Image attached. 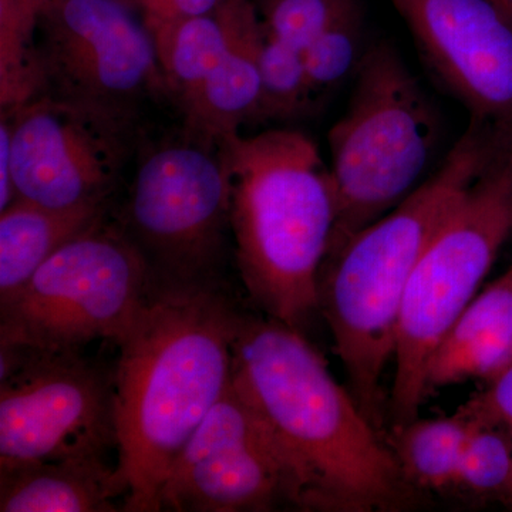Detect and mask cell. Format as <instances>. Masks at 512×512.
I'll return each instance as SVG.
<instances>
[{
    "instance_id": "cell-2",
    "label": "cell",
    "mask_w": 512,
    "mask_h": 512,
    "mask_svg": "<svg viewBox=\"0 0 512 512\" xmlns=\"http://www.w3.org/2000/svg\"><path fill=\"white\" fill-rule=\"evenodd\" d=\"M239 319L215 285L153 286L116 343L123 511H161V490L175 458L231 383Z\"/></svg>"
},
{
    "instance_id": "cell-26",
    "label": "cell",
    "mask_w": 512,
    "mask_h": 512,
    "mask_svg": "<svg viewBox=\"0 0 512 512\" xmlns=\"http://www.w3.org/2000/svg\"><path fill=\"white\" fill-rule=\"evenodd\" d=\"M224 0H151L140 12L151 32L192 18L215 15Z\"/></svg>"
},
{
    "instance_id": "cell-5",
    "label": "cell",
    "mask_w": 512,
    "mask_h": 512,
    "mask_svg": "<svg viewBox=\"0 0 512 512\" xmlns=\"http://www.w3.org/2000/svg\"><path fill=\"white\" fill-rule=\"evenodd\" d=\"M437 128L429 97L400 53L384 42L369 47L348 107L328 134L338 214L326 256L423 183Z\"/></svg>"
},
{
    "instance_id": "cell-28",
    "label": "cell",
    "mask_w": 512,
    "mask_h": 512,
    "mask_svg": "<svg viewBox=\"0 0 512 512\" xmlns=\"http://www.w3.org/2000/svg\"><path fill=\"white\" fill-rule=\"evenodd\" d=\"M15 2L23 16L29 19L30 22L36 23L37 15H39L40 9H42L47 0H15Z\"/></svg>"
},
{
    "instance_id": "cell-18",
    "label": "cell",
    "mask_w": 512,
    "mask_h": 512,
    "mask_svg": "<svg viewBox=\"0 0 512 512\" xmlns=\"http://www.w3.org/2000/svg\"><path fill=\"white\" fill-rule=\"evenodd\" d=\"M476 424L460 412L416 420L387 434L403 476L419 493H454L461 460Z\"/></svg>"
},
{
    "instance_id": "cell-29",
    "label": "cell",
    "mask_w": 512,
    "mask_h": 512,
    "mask_svg": "<svg viewBox=\"0 0 512 512\" xmlns=\"http://www.w3.org/2000/svg\"><path fill=\"white\" fill-rule=\"evenodd\" d=\"M495 2H497L512 19V0H495Z\"/></svg>"
},
{
    "instance_id": "cell-4",
    "label": "cell",
    "mask_w": 512,
    "mask_h": 512,
    "mask_svg": "<svg viewBox=\"0 0 512 512\" xmlns=\"http://www.w3.org/2000/svg\"><path fill=\"white\" fill-rule=\"evenodd\" d=\"M231 185L239 274L256 305L301 330L319 311V274L335 228V190L318 144L301 131L218 140Z\"/></svg>"
},
{
    "instance_id": "cell-9",
    "label": "cell",
    "mask_w": 512,
    "mask_h": 512,
    "mask_svg": "<svg viewBox=\"0 0 512 512\" xmlns=\"http://www.w3.org/2000/svg\"><path fill=\"white\" fill-rule=\"evenodd\" d=\"M229 210L220 144L183 128L141 153L117 222L146 258L153 286L214 285Z\"/></svg>"
},
{
    "instance_id": "cell-15",
    "label": "cell",
    "mask_w": 512,
    "mask_h": 512,
    "mask_svg": "<svg viewBox=\"0 0 512 512\" xmlns=\"http://www.w3.org/2000/svg\"><path fill=\"white\" fill-rule=\"evenodd\" d=\"M512 360V266L477 293L427 365L426 397L451 384L488 380Z\"/></svg>"
},
{
    "instance_id": "cell-6",
    "label": "cell",
    "mask_w": 512,
    "mask_h": 512,
    "mask_svg": "<svg viewBox=\"0 0 512 512\" xmlns=\"http://www.w3.org/2000/svg\"><path fill=\"white\" fill-rule=\"evenodd\" d=\"M511 235L512 147L503 146L431 239L407 284L387 404L392 429L419 417L434 349L476 298Z\"/></svg>"
},
{
    "instance_id": "cell-10",
    "label": "cell",
    "mask_w": 512,
    "mask_h": 512,
    "mask_svg": "<svg viewBox=\"0 0 512 512\" xmlns=\"http://www.w3.org/2000/svg\"><path fill=\"white\" fill-rule=\"evenodd\" d=\"M117 448L114 382L80 352L0 348V468Z\"/></svg>"
},
{
    "instance_id": "cell-8",
    "label": "cell",
    "mask_w": 512,
    "mask_h": 512,
    "mask_svg": "<svg viewBox=\"0 0 512 512\" xmlns=\"http://www.w3.org/2000/svg\"><path fill=\"white\" fill-rule=\"evenodd\" d=\"M35 45L40 94L133 136L144 107L168 99L156 39L133 0H47Z\"/></svg>"
},
{
    "instance_id": "cell-3",
    "label": "cell",
    "mask_w": 512,
    "mask_h": 512,
    "mask_svg": "<svg viewBox=\"0 0 512 512\" xmlns=\"http://www.w3.org/2000/svg\"><path fill=\"white\" fill-rule=\"evenodd\" d=\"M498 134L497 128L471 119L436 173L326 256L320 269L319 312L328 322L350 393L380 431L386 409L382 379L393 362L407 284L431 239L503 147Z\"/></svg>"
},
{
    "instance_id": "cell-23",
    "label": "cell",
    "mask_w": 512,
    "mask_h": 512,
    "mask_svg": "<svg viewBox=\"0 0 512 512\" xmlns=\"http://www.w3.org/2000/svg\"><path fill=\"white\" fill-rule=\"evenodd\" d=\"M363 55V15L359 5L335 20L303 53L315 93L345 82L356 72Z\"/></svg>"
},
{
    "instance_id": "cell-27",
    "label": "cell",
    "mask_w": 512,
    "mask_h": 512,
    "mask_svg": "<svg viewBox=\"0 0 512 512\" xmlns=\"http://www.w3.org/2000/svg\"><path fill=\"white\" fill-rule=\"evenodd\" d=\"M16 200L12 177V156H10V123L2 116L0 123V211Z\"/></svg>"
},
{
    "instance_id": "cell-11",
    "label": "cell",
    "mask_w": 512,
    "mask_h": 512,
    "mask_svg": "<svg viewBox=\"0 0 512 512\" xmlns=\"http://www.w3.org/2000/svg\"><path fill=\"white\" fill-rule=\"evenodd\" d=\"M161 511H269L301 507L288 458L254 407L229 383L175 458Z\"/></svg>"
},
{
    "instance_id": "cell-22",
    "label": "cell",
    "mask_w": 512,
    "mask_h": 512,
    "mask_svg": "<svg viewBox=\"0 0 512 512\" xmlns=\"http://www.w3.org/2000/svg\"><path fill=\"white\" fill-rule=\"evenodd\" d=\"M316 93L303 53L265 36L262 86L256 121H288L312 106Z\"/></svg>"
},
{
    "instance_id": "cell-1",
    "label": "cell",
    "mask_w": 512,
    "mask_h": 512,
    "mask_svg": "<svg viewBox=\"0 0 512 512\" xmlns=\"http://www.w3.org/2000/svg\"><path fill=\"white\" fill-rule=\"evenodd\" d=\"M232 382L288 458L301 510L393 512L419 504L386 434L301 330L241 316Z\"/></svg>"
},
{
    "instance_id": "cell-17",
    "label": "cell",
    "mask_w": 512,
    "mask_h": 512,
    "mask_svg": "<svg viewBox=\"0 0 512 512\" xmlns=\"http://www.w3.org/2000/svg\"><path fill=\"white\" fill-rule=\"evenodd\" d=\"M109 204L52 210L16 198L0 211V302L15 295L67 242L106 220Z\"/></svg>"
},
{
    "instance_id": "cell-19",
    "label": "cell",
    "mask_w": 512,
    "mask_h": 512,
    "mask_svg": "<svg viewBox=\"0 0 512 512\" xmlns=\"http://www.w3.org/2000/svg\"><path fill=\"white\" fill-rule=\"evenodd\" d=\"M163 67L168 99L183 120L197 109L205 87L224 56V25L217 13L181 20L153 33Z\"/></svg>"
},
{
    "instance_id": "cell-13",
    "label": "cell",
    "mask_w": 512,
    "mask_h": 512,
    "mask_svg": "<svg viewBox=\"0 0 512 512\" xmlns=\"http://www.w3.org/2000/svg\"><path fill=\"white\" fill-rule=\"evenodd\" d=\"M471 119L512 131V19L495 0H390Z\"/></svg>"
},
{
    "instance_id": "cell-20",
    "label": "cell",
    "mask_w": 512,
    "mask_h": 512,
    "mask_svg": "<svg viewBox=\"0 0 512 512\" xmlns=\"http://www.w3.org/2000/svg\"><path fill=\"white\" fill-rule=\"evenodd\" d=\"M454 493L512 510V437L497 427L478 426L468 440Z\"/></svg>"
},
{
    "instance_id": "cell-25",
    "label": "cell",
    "mask_w": 512,
    "mask_h": 512,
    "mask_svg": "<svg viewBox=\"0 0 512 512\" xmlns=\"http://www.w3.org/2000/svg\"><path fill=\"white\" fill-rule=\"evenodd\" d=\"M458 412L476 426L497 427L512 437V360L500 372L485 380V387Z\"/></svg>"
},
{
    "instance_id": "cell-24",
    "label": "cell",
    "mask_w": 512,
    "mask_h": 512,
    "mask_svg": "<svg viewBox=\"0 0 512 512\" xmlns=\"http://www.w3.org/2000/svg\"><path fill=\"white\" fill-rule=\"evenodd\" d=\"M359 0H272L259 10L265 36L305 53L326 29Z\"/></svg>"
},
{
    "instance_id": "cell-16",
    "label": "cell",
    "mask_w": 512,
    "mask_h": 512,
    "mask_svg": "<svg viewBox=\"0 0 512 512\" xmlns=\"http://www.w3.org/2000/svg\"><path fill=\"white\" fill-rule=\"evenodd\" d=\"M123 485L106 457H76L0 468L2 512L123 511Z\"/></svg>"
},
{
    "instance_id": "cell-12",
    "label": "cell",
    "mask_w": 512,
    "mask_h": 512,
    "mask_svg": "<svg viewBox=\"0 0 512 512\" xmlns=\"http://www.w3.org/2000/svg\"><path fill=\"white\" fill-rule=\"evenodd\" d=\"M2 116L16 198L52 210L110 202L133 134L43 94Z\"/></svg>"
},
{
    "instance_id": "cell-21",
    "label": "cell",
    "mask_w": 512,
    "mask_h": 512,
    "mask_svg": "<svg viewBox=\"0 0 512 512\" xmlns=\"http://www.w3.org/2000/svg\"><path fill=\"white\" fill-rule=\"evenodd\" d=\"M36 23L22 15L15 0H0V109L9 113L42 90L35 45Z\"/></svg>"
},
{
    "instance_id": "cell-7",
    "label": "cell",
    "mask_w": 512,
    "mask_h": 512,
    "mask_svg": "<svg viewBox=\"0 0 512 512\" xmlns=\"http://www.w3.org/2000/svg\"><path fill=\"white\" fill-rule=\"evenodd\" d=\"M151 289L146 258L119 222L106 218L0 302V348L80 352L96 340L117 343Z\"/></svg>"
},
{
    "instance_id": "cell-14",
    "label": "cell",
    "mask_w": 512,
    "mask_h": 512,
    "mask_svg": "<svg viewBox=\"0 0 512 512\" xmlns=\"http://www.w3.org/2000/svg\"><path fill=\"white\" fill-rule=\"evenodd\" d=\"M217 16L227 36L224 56L183 127L215 141L241 133L244 124L258 119L265 45L264 25L252 0H224Z\"/></svg>"
},
{
    "instance_id": "cell-30",
    "label": "cell",
    "mask_w": 512,
    "mask_h": 512,
    "mask_svg": "<svg viewBox=\"0 0 512 512\" xmlns=\"http://www.w3.org/2000/svg\"><path fill=\"white\" fill-rule=\"evenodd\" d=\"M136 3L137 8H141V6L146 5V3L151 2V0H133Z\"/></svg>"
}]
</instances>
